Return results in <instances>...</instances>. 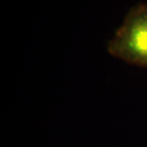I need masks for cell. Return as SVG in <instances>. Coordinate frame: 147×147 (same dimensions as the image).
Instances as JSON below:
<instances>
[{"mask_svg":"<svg viewBox=\"0 0 147 147\" xmlns=\"http://www.w3.org/2000/svg\"><path fill=\"white\" fill-rule=\"evenodd\" d=\"M108 51L127 63L147 67V4L129 11L109 42Z\"/></svg>","mask_w":147,"mask_h":147,"instance_id":"cell-1","label":"cell"}]
</instances>
